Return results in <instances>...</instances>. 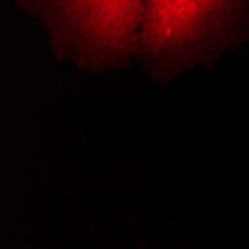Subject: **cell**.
I'll return each mask as SVG.
<instances>
[{
	"instance_id": "1",
	"label": "cell",
	"mask_w": 249,
	"mask_h": 249,
	"mask_svg": "<svg viewBox=\"0 0 249 249\" xmlns=\"http://www.w3.org/2000/svg\"><path fill=\"white\" fill-rule=\"evenodd\" d=\"M249 40V2L148 0L138 60L145 73L167 85L180 73L216 63Z\"/></svg>"
},
{
	"instance_id": "2",
	"label": "cell",
	"mask_w": 249,
	"mask_h": 249,
	"mask_svg": "<svg viewBox=\"0 0 249 249\" xmlns=\"http://www.w3.org/2000/svg\"><path fill=\"white\" fill-rule=\"evenodd\" d=\"M15 5L40 24L54 57L72 61L79 71L127 69L138 58L145 2L21 0Z\"/></svg>"
}]
</instances>
